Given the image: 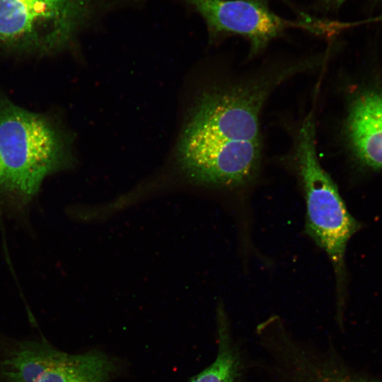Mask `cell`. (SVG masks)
<instances>
[{
	"mask_svg": "<svg viewBox=\"0 0 382 382\" xmlns=\"http://www.w3.org/2000/svg\"><path fill=\"white\" fill-rule=\"evenodd\" d=\"M299 69L294 66L204 92L179 144L178 158L185 173L197 183L224 187L253 179L261 158L262 107L272 90Z\"/></svg>",
	"mask_w": 382,
	"mask_h": 382,
	"instance_id": "obj_1",
	"label": "cell"
},
{
	"mask_svg": "<svg viewBox=\"0 0 382 382\" xmlns=\"http://www.w3.org/2000/svg\"><path fill=\"white\" fill-rule=\"evenodd\" d=\"M1 190L28 202L43 180L72 163L68 139L45 115L17 105L0 93Z\"/></svg>",
	"mask_w": 382,
	"mask_h": 382,
	"instance_id": "obj_2",
	"label": "cell"
},
{
	"mask_svg": "<svg viewBox=\"0 0 382 382\" xmlns=\"http://www.w3.org/2000/svg\"><path fill=\"white\" fill-rule=\"evenodd\" d=\"M127 2L0 0V48L23 54H55L68 48L83 29L103 14Z\"/></svg>",
	"mask_w": 382,
	"mask_h": 382,
	"instance_id": "obj_3",
	"label": "cell"
},
{
	"mask_svg": "<svg viewBox=\"0 0 382 382\" xmlns=\"http://www.w3.org/2000/svg\"><path fill=\"white\" fill-rule=\"evenodd\" d=\"M316 144L315 120L311 111L300 128L296 146V161L306 195V230L327 253L341 280L346 246L357 231L358 224L347 211L335 184L321 167Z\"/></svg>",
	"mask_w": 382,
	"mask_h": 382,
	"instance_id": "obj_4",
	"label": "cell"
},
{
	"mask_svg": "<svg viewBox=\"0 0 382 382\" xmlns=\"http://www.w3.org/2000/svg\"><path fill=\"white\" fill-rule=\"evenodd\" d=\"M118 371L117 361L96 350L68 354L40 340L0 347V382H108Z\"/></svg>",
	"mask_w": 382,
	"mask_h": 382,
	"instance_id": "obj_5",
	"label": "cell"
},
{
	"mask_svg": "<svg viewBox=\"0 0 382 382\" xmlns=\"http://www.w3.org/2000/svg\"><path fill=\"white\" fill-rule=\"evenodd\" d=\"M203 18L213 34H236L247 37L255 53L284 30L300 28L325 30V23L306 19L285 20L272 11L265 0H182Z\"/></svg>",
	"mask_w": 382,
	"mask_h": 382,
	"instance_id": "obj_6",
	"label": "cell"
},
{
	"mask_svg": "<svg viewBox=\"0 0 382 382\" xmlns=\"http://www.w3.org/2000/svg\"><path fill=\"white\" fill-rule=\"evenodd\" d=\"M347 137L359 158L382 168V93H368L352 105L347 122Z\"/></svg>",
	"mask_w": 382,
	"mask_h": 382,
	"instance_id": "obj_7",
	"label": "cell"
},
{
	"mask_svg": "<svg viewBox=\"0 0 382 382\" xmlns=\"http://www.w3.org/2000/svg\"><path fill=\"white\" fill-rule=\"evenodd\" d=\"M219 347L215 361L190 382H234L238 372V359L232 349L224 313L219 309Z\"/></svg>",
	"mask_w": 382,
	"mask_h": 382,
	"instance_id": "obj_8",
	"label": "cell"
},
{
	"mask_svg": "<svg viewBox=\"0 0 382 382\" xmlns=\"http://www.w3.org/2000/svg\"><path fill=\"white\" fill-rule=\"evenodd\" d=\"M319 382H382L381 381L352 374L345 371H332L323 376Z\"/></svg>",
	"mask_w": 382,
	"mask_h": 382,
	"instance_id": "obj_9",
	"label": "cell"
},
{
	"mask_svg": "<svg viewBox=\"0 0 382 382\" xmlns=\"http://www.w3.org/2000/svg\"><path fill=\"white\" fill-rule=\"evenodd\" d=\"M2 180H3V167H2V163L0 158V190L2 185Z\"/></svg>",
	"mask_w": 382,
	"mask_h": 382,
	"instance_id": "obj_10",
	"label": "cell"
},
{
	"mask_svg": "<svg viewBox=\"0 0 382 382\" xmlns=\"http://www.w3.org/2000/svg\"><path fill=\"white\" fill-rule=\"evenodd\" d=\"M369 21H382V14L375 18L369 19Z\"/></svg>",
	"mask_w": 382,
	"mask_h": 382,
	"instance_id": "obj_11",
	"label": "cell"
},
{
	"mask_svg": "<svg viewBox=\"0 0 382 382\" xmlns=\"http://www.w3.org/2000/svg\"><path fill=\"white\" fill-rule=\"evenodd\" d=\"M331 1H333L335 4L339 5V4L345 2L346 0H331Z\"/></svg>",
	"mask_w": 382,
	"mask_h": 382,
	"instance_id": "obj_12",
	"label": "cell"
}]
</instances>
